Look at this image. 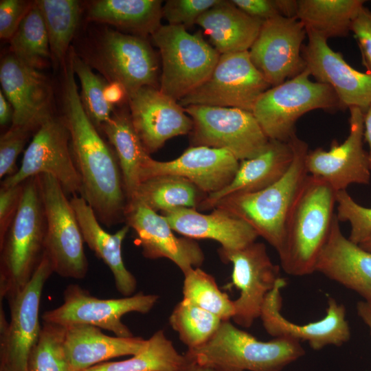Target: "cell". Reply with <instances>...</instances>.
<instances>
[{"instance_id":"6","label":"cell","mask_w":371,"mask_h":371,"mask_svg":"<svg viewBox=\"0 0 371 371\" xmlns=\"http://www.w3.org/2000/svg\"><path fill=\"white\" fill-rule=\"evenodd\" d=\"M307 68L296 76L270 87L256 102L251 113L269 139L288 142L295 133V124L315 109L335 112L342 109L328 85L313 82Z\"/></svg>"},{"instance_id":"51","label":"cell","mask_w":371,"mask_h":371,"mask_svg":"<svg viewBox=\"0 0 371 371\" xmlns=\"http://www.w3.org/2000/svg\"><path fill=\"white\" fill-rule=\"evenodd\" d=\"M363 125V137L364 140L366 141L368 144L369 150L368 151V154L369 158L370 168L371 170V105L364 113Z\"/></svg>"},{"instance_id":"19","label":"cell","mask_w":371,"mask_h":371,"mask_svg":"<svg viewBox=\"0 0 371 371\" xmlns=\"http://www.w3.org/2000/svg\"><path fill=\"white\" fill-rule=\"evenodd\" d=\"M0 82L13 109L10 126L36 132L53 116L52 86L39 69L10 54L1 62Z\"/></svg>"},{"instance_id":"27","label":"cell","mask_w":371,"mask_h":371,"mask_svg":"<svg viewBox=\"0 0 371 371\" xmlns=\"http://www.w3.org/2000/svg\"><path fill=\"white\" fill-rule=\"evenodd\" d=\"M293 159L289 142L269 139L266 148L258 155L240 161L232 181L222 190L208 194L198 208H214L226 196L255 192L271 186L287 172Z\"/></svg>"},{"instance_id":"33","label":"cell","mask_w":371,"mask_h":371,"mask_svg":"<svg viewBox=\"0 0 371 371\" xmlns=\"http://www.w3.org/2000/svg\"><path fill=\"white\" fill-rule=\"evenodd\" d=\"M207 196L188 179L168 175L143 181L131 201H140L162 213L178 207L198 208Z\"/></svg>"},{"instance_id":"20","label":"cell","mask_w":371,"mask_h":371,"mask_svg":"<svg viewBox=\"0 0 371 371\" xmlns=\"http://www.w3.org/2000/svg\"><path fill=\"white\" fill-rule=\"evenodd\" d=\"M124 221L135 231L144 257L169 259L183 274L202 265L204 254L199 244L190 238L177 237L165 217L143 203H128Z\"/></svg>"},{"instance_id":"8","label":"cell","mask_w":371,"mask_h":371,"mask_svg":"<svg viewBox=\"0 0 371 371\" xmlns=\"http://www.w3.org/2000/svg\"><path fill=\"white\" fill-rule=\"evenodd\" d=\"M46 217L45 254L54 273L64 278L83 279L88 271L82 232L66 193L48 174L38 175Z\"/></svg>"},{"instance_id":"25","label":"cell","mask_w":371,"mask_h":371,"mask_svg":"<svg viewBox=\"0 0 371 371\" xmlns=\"http://www.w3.org/2000/svg\"><path fill=\"white\" fill-rule=\"evenodd\" d=\"M161 215L173 231L192 239L216 240L225 250L242 249L258 237L245 221L218 207L208 214L194 208L178 207L162 212Z\"/></svg>"},{"instance_id":"45","label":"cell","mask_w":371,"mask_h":371,"mask_svg":"<svg viewBox=\"0 0 371 371\" xmlns=\"http://www.w3.org/2000/svg\"><path fill=\"white\" fill-rule=\"evenodd\" d=\"M350 31L357 40L362 63L371 74V10L363 6L354 19Z\"/></svg>"},{"instance_id":"28","label":"cell","mask_w":371,"mask_h":371,"mask_svg":"<svg viewBox=\"0 0 371 371\" xmlns=\"http://www.w3.org/2000/svg\"><path fill=\"white\" fill-rule=\"evenodd\" d=\"M70 202L84 242L109 268L117 291L124 297L133 295L137 288V280L125 267L121 250L129 226L125 225L115 234H110L101 227L93 209L83 197L73 196Z\"/></svg>"},{"instance_id":"13","label":"cell","mask_w":371,"mask_h":371,"mask_svg":"<svg viewBox=\"0 0 371 371\" xmlns=\"http://www.w3.org/2000/svg\"><path fill=\"white\" fill-rule=\"evenodd\" d=\"M270 87L251 61L248 51L224 54L208 79L179 103L183 107L202 105L251 112L257 100Z\"/></svg>"},{"instance_id":"29","label":"cell","mask_w":371,"mask_h":371,"mask_svg":"<svg viewBox=\"0 0 371 371\" xmlns=\"http://www.w3.org/2000/svg\"><path fill=\"white\" fill-rule=\"evenodd\" d=\"M263 22L249 16L231 1L219 0L196 24L203 29L214 48L224 54L249 51Z\"/></svg>"},{"instance_id":"53","label":"cell","mask_w":371,"mask_h":371,"mask_svg":"<svg viewBox=\"0 0 371 371\" xmlns=\"http://www.w3.org/2000/svg\"><path fill=\"white\" fill-rule=\"evenodd\" d=\"M179 371H218V370L211 367L198 364L187 359V362L181 368Z\"/></svg>"},{"instance_id":"47","label":"cell","mask_w":371,"mask_h":371,"mask_svg":"<svg viewBox=\"0 0 371 371\" xmlns=\"http://www.w3.org/2000/svg\"><path fill=\"white\" fill-rule=\"evenodd\" d=\"M231 1L249 16L262 21L281 16L276 0H232Z\"/></svg>"},{"instance_id":"38","label":"cell","mask_w":371,"mask_h":371,"mask_svg":"<svg viewBox=\"0 0 371 371\" xmlns=\"http://www.w3.org/2000/svg\"><path fill=\"white\" fill-rule=\"evenodd\" d=\"M67 59L80 82V96L82 106L94 125L100 128L110 119L113 110V105L105 97L108 81L96 75L91 65L80 58L73 48L69 49Z\"/></svg>"},{"instance_id":"30","label":"cell","mask_w":371,"mask_h":371,"mask_svg":"<svg viewBox=\"0 0 371 371\" xmlns=\"http://www.w3.org/2000/svg\"><path fill=\"white\" fill-rule=\"evenodd\" d=\"M88 19L106 23L119 32L146 38L161 26L160 0H99L91 3Z\"/></svg>"},{"instance_id":"41","label":"cell","mask_w":371,"mask_h":371,"mask_svg":"<svg viewBox=\"0 0 371 371\" xmlns=\"http://www.w3.org/2000/svg\"><path fill=\"white\" fill-rule=\"evenodd\" d=\"M336 216L350 226L349 240L359 245L371 234V208L357 203L346 190L336 192Z\"/></svg>"},{"instance_id":"36","label":"cell","mask_w":371,"mask_h":371,"mask_svg":"<svg viewBox=\"0 0 371 371\" xmlns=\"http://www.w3.org/2000/svg\"><path fill=\"white\" fill-rule=\"evenodd\" d=\"M10 44L12 55L39 70L51 56L47 30L35 1L10 39Z\"/></svg>"},{"instance_id":"42","label":"cell","mask_w":371,"mask_h":371,"mask_svg":"<svg viewBox=\"0 0 371 371\" xmlns=\"http://www.w3.org/2000/svg\"><path fill=\"white\" fill-rule=\"evenodd\" d=\"M219 0H168L163 5V17L169 25L189 27Z\"/></svg>"},{"instance_id":"1","label":"cell","mask_w":371,"mask_h":371,"mask_svg":"<svg viewBox=\"0 0 371 371\" xmlns=\"http://www.w3.org/2000/svg\"><path fill=\"white\" fill-rule=\"evenodd\" d=\"M63 120L74 161L82 183L81 196L100 223L111 226L124 221L127 205L115 152L98 133L81 102L75 74L67 60L63 79Z\"/></svg>"},{"instance_id":"54","label":"cell","mask_w":371,"mask_h":371,"mask_svg":"<svg viewBox=\"0 0 371 371\" xmlns=\"http://www.w3.org/2000/svg\"><path fill=\"white\" fill-rule=\"evenodd\" d=\"M359 245L365 250L371 252V234L361 243Z\"/></svg>"},{"instance_id":"7","label":"cell","mask_w":371,"mask_h":371,"mask_svg":"<svg viewBox=\"0 0 371 371\" xmlns=\"http://www.w3.org/2000/svg\"><path fill=\"white\" fill-rule=\"evenodd\" d=\"M151 38L161 59L159 89L177 102L208 79L221 55L200 34L182 26L161 25Z\"/></svg>"},{"instance_id":"21","label":"cell","mask_w":371,"mask_h":371,"mask_svg":"<svg viewBox=\"0 0 371 371\" xmlns=\"http://www.w3.org/2000/svg\"><path fill=\"white\" fill-rule=\"evenodd\" d=\"M308 43L302 47L306 68L317 82L330 86L342 109L357 107L363 114L371 105V74L352 67L327 39L306 31Z\"/></svg>"},{"instance_id":"22","label":"cell","mask_w":371,"mask_h":371,"mask_svg":"<svg viewBox=\"0 0 371 371\" xmlns=\"http://www.w3.org/2000/svg\"><path fill=\"white\" fill-rule=\"evenodd\" d=\"M240 161L225 149L190 146L177 159L157 161L149 156L140 172L141 183L161 175L182 177L207 195L227 186L234 179Z\"/></svg>"},{"instance_id":"40","label":"cell","mask_w":371,"mask_h":371,"mask_svg":"<svg viewBox=\"0 0 371 371\" xmlns=\"http://www.w3.org/2000/svg\"><path fill=\"white\" fill-rule=\"evenodd\" d=\"M65 327L43 322L37 343L28 360V371H70L63 342Z\"/></svg>"},{"instance_id":"16","label":"cell","mask_w":371,"mask_h":371,"mask_svg":"<svg viewBox=\"0 0 371 371\" xmlns=\"http://www.w3.org/2000/svg\"><path fill=\"white\" fill-rule=\"evenodd\" d=\"M223 261L232 264V283L240 291L234 301V322L249 328L260 317L267 294L281 278L280 268L269 258L265 245L256 241L237 250L218 249Z\"/></svg>"},{"instance_id":"46","label":"cell","mask_w":371,"mask_h":371,"mask_svg":"<svg viewBox=\"0 0 371 371\" xmlns=\"http://www.w3.org/2000/svg\"><path fill=\"white\" fill-rule=\"evenodd\" d=\"M23 183L14 186H1L0 241L5 237L14 221L21 201Z\"/></svg>"},{"instance_id":"4","label":"cell","mask_w":371,"mask_h":371,"mask_svg":"<svg viewBox=\"0 0 371 371\" xmlns=\"http://www.w3.org/2000/svg\"><path fill=\"white\" fill-rule=\"evenodd\" d=\"M46 217L37 176L23 182L16 215L0 241V298L8 300L27 284L45 254Z\"/></svg>"},{"instance_id":"52","label":"cell","mask_w":371,"mask_h":371,"mask_svg":"<svg viewBox=\"0 0 371 371\" xmlns=\"http://www.w3.org/2000/svg\"><path fill=\"white\" fill-rule=\"evenodd\" d=\"M357 312L369 328L371 334V304L365 300L359 302L357 304Z\"/></svg>"},{"instance_id":"10","label":"cell","mask_w":371,"mask_h":371,"mask_svg":"<svg viewBox=\"0 0 371 371\" xmlns=\"http://www.w3.org/2000/svg\"><path fill=\"white\" fill-rule=\"evenodd\" d=\"M183 108L193 122L191 146L225 149L242 161L258 155L269 144L251 111L202 105Z\"/></svg>"},{"instance_id":"2","label":"cell","mask_w":371,"mask_h":371,"mask_svg":"<svg viewBox=\"0 0 371 371\" xmlns=\"http://www.w3.org/2000/svg\"><path fill=\"white\" fill-rule=\"evenodd\" d=\"M336 192L323 179L308 175L288 216L280 251L282 269L294 276L315 271L335 214Z\"/></svg>"},{"instance_id":"9","label":"cell","mask_w":371,"mask_h":371,"mask_svg":"<svg viewBox=\"0 0 371 371\" xmlns=\"http://www.w3.org/2000/svg\"><path fill=\"white\" fill-rule=\"evenodd\" d=\"M54 270L45 254L30 281L7 300L10 321L0 308V371H28V360L41 330L39 306L43 289Z\"/></svg>"},{"instance_id":"49","label":"cell","mask_w":371,"mask_h":371,"mask_svg":"<svg viewBox=\"0 0 371 371\" xmlns=\"http://www.w3.org/2000/svg\"><path fill=\"white\" fill-rule=\"evenodd\" d=\"M276 3L282 16L297 19V0H276Z\"/></svg>"},{"instance_id":"48","label":"cell","mask_w":371,"mask_h":371,"mask_svg":"<svg viewBox=\"0 0 371 371\" xmlns=\"http://www.w3.org/2000/svg\"><path fill=\"white\" fill-rule=\"evenodd\" d=\"M105 97L106 100L112 105L122 102L126 98L128 99L124 87L115 82H108L105 89Z\"/></svg>"},{"instance_id":"32","label":"cell","mask_w":371,"mask_h":371,"mask_svg":"<svg viewBox=\"0 0 371 371\" xmlns=\"http://www.w3.org/2000/svg\"><path fill=\"white\" fill-rule=\"evenodd\" d=\"M363 0H297V19L306 31L328 39L346 36Z\"/></svg>"},{"instance_id":"37","label":"cell","mask_w":371,"mask_h":371,"mask_svg":"<svg viewBox=\"0 0 371 371\" xmlns=\"http://www.w3.org/2000/svg\"><path fill=\"white\" fill-rule=\"evenodd\" d=\"M222 322L216 315L185 299L177 303L169 317L170 325L188 349L206 343Z\"/></svg>"},{"instance_id":"23","label":"cell","mask_w":371,"mask_h":371,"mask_svg":"<svg viewBox=\"0 0 371 371\" xmlns=\"http://www.w3.org/2000/svg\"><path fill=\"white\" fill-rule=\"evenodd\" d=\"M128 100L133 125L149 155L170 138L189 134L192 129V120L184 108L159 88L142 87Z\"/></svg>"},{"instance_id":"35","label":"cell","mask_w":371,"mask_h":371,"mask_svg":"<svg viewBox=\"0 0 371 371\" xmlns=\"http://www.w3.org/2000/svg\"><path fill=\"white\" fill-rule=\"evenodd\" d=\"M47 30L51 57L58 65L65 62L79 21L80 7L76 0L34 1Z\"/></svg>"},{"instance_id":"14","label":"cell","mask_w":371,"mask_h":371,"mask_svg":"<svg viewBox=\"0 0 371 371\" xmlns=\"http://www.w3.org/2000/svg\"><path fill=\"white\" fill-rule=\"evenodd\" d=\"M69 140L63 118L52 116L35 132L18 171L5 178L1 186H14L32 177L48 174L59 181L66 194L81 196L82 183Z\"/></svg>"},{"instance_id":"50","label":"cell","mask_w":371,"mask_h":371,"mask_svg":"<svg viewBox=\"0 0 371 371\" xmlns=\"http://www.w3.org/2000/svg\"><path fill=\"white\" fill-rule=\"evenodd\" d=\"M13 109L2 91H0V124L5 126L12 121Z\"/></svg>"},{"instance_id":"34","label":"cell","mask_w":371,"mask_h":371,"mask_svg":"<svg viewBox=\"0 0 371 371\" xmlns=\"http://www.w3.org/2000/svg\"><path fill=\"white\" fill-rule=\"evenodd\" d=\"M187 362L179 354L164 330L155 332L146 347L129 359L106 361L81 371H179Z\"/></svg>"},{"instance_id":"17","label":"cell","mask_w":371,"mask_h":371,"mask_svg":"<svg viewBox=\"0 0 371 371\" xmlns=\"http://www.w3.org/2000/svg\"><path fill=\"white\" fill-rule=\"evenodd\" d=\"M349 111V134L344 142L333 140L330 150L317 148L306 157L308 173L327 182L336 192L352 184L368 185L371 179L368 154L363 147L364 114L357 107Z\"/></svg>"},{"instance_id":"18","label":"cell","mask_w":371,"mask_h":371,"mask_svg":"<svg viewBox=\"0 0 371 371\" xmlns=\"http://www.w3.org/2000/svg\"><path fill=\"white\" fill-rule=\"evenodd\" d=\"M286 284V280L280 278L267 294L262 306L260 318L267 333L274 337L306 341L315 350L331 345L341 346L349 341L350 330L346 308L332 297H328L326 315L318 321L297 324L284 317L281 313V291Z\"/></svg>"},{"instance_id":"5","label":"cell","mask_w":371,"mask_h":371,"mask_svg":"<svg viewBox=\"0 0 371 371\" xmlns=\"http://www.w3.org/2000/svg\"><path fill=\"white\" fill-rule=\"evenodd\" d=\"M304 354L297 340L274 337L260 341L228 320L221 322L206 343L188 349L185 356L218 371H282Z\"/></svg>"},{"instance_id":"3","label":"cell","mask_w":371,"mask_h":371,"mask_svg":"<svg viewBox=\"0 0 371 371\" xmlns=\"http://www.w3.org/2000/svg\"><path fill=\"white\" fill-rule=\"evenodd\" d=\"M293 159L284 176L258 192L238 194L222 199L214 206L248 223L278 253L283 244L286 223L293 205L307 177V144L295 133L289 139Z\"/></svg>"},{"instance_id":"39","label":"cell","mask_w":371,"mask_h":371,"mask_svg":"<svg viewBox=\"0 0 371 371\" xmlns=\"http://www.w3.org/2000/svg\"><path fill=\"white\" fill-rule=\"evenodd\" d=\"M183 275V299L213 313L222 321L232 319L234 301L218 289L213 276L199 267L192 269Z\"/></svg>"},{"instance_id":"11","label":"cell","mask_w":371,"mask_h":371,"mask_svg":"<svg viewBox=\"0 0 371 371\" xmlns=\"http://www.w3.org/2000/svg\"><path fill=\"white\" fill-rule=\"evenodd\" d=\"M157 295L139 292L128 297L100 299L77 284H70L63 292V303L45 311L43 322L67 327L74 324H87L113 333L122 337H133L122 322L124 315L137 312L148 313L156 304Z\"/></svg>"},{"instance_id":"12","label":"cell","mask_w":371,"mask_h":371,"mask_svg":"<svg viewBox=\"0 0 371 371\" xmlns=\"http://www.w3.org/2000/svg\"><path fill=\"white\" fill-rule=\"evenodd\" d=\"M93 65L109 82L122 85L128 97L144 87L159 88V63L146 38L106 29L92 54Z\"/></svg>"},{"instance_id":"24","label":"cell","mask_w":371,"mask_h":371,"mask_svg":"<svg viewBox=\"0 0 371 371\" xmlns=\"http://www.w3.org/2000/svg\"><path fill=\"white\" fill-rule=\"evenodd\" d=\"M339 223L335 214L315 271L357 292L371 304V252L345 237Z\"/></svg>"},{"instance_id":"44","label":"cell","mask_w":371,"mask_h":371,"mask_svg":"<svg viewBox=\"0 0 371 371\" xmlns=\"http://www.w3.org/2000/svg\"><path fill=\"white\" fill-rule=\"evenodd\" d=\"M33 2L23 0L0 1V37L9 40L17 30Z\"/></svg>"},{"instance_id":"43","label":"cell","mask_w":371,"mask_h":371,"mask_svg":"<svg viewBox=\"0 0 371 371\" xmlns=\"http://www.w3.org/2000/svg\"><path fill=\"white\" fill-rule=\"evenodd\" d=\"M31 134L25 129L10 126L0 138V177H8L19 170L16 159Z\"/></svg>"},{"instance_id":"31","label":"cell","mask_w":371,"mask_h":371,"mask_svg":"<svg viewBox=\"0 0 371 371\" xmlns=\"http://www.w3.org/2000/svg\"><path fill=\"white\" fill-rule=\"evenodd\" d=\"M100 128L114 148L128 203L136 194L141 183L142 166L150 155L133 125L130 113L124 111L114 112Z\"/></svg>"},{"instance_id":"15","label":"cell","mask_w":371,"mask_h":371,"mask_svg":"<svg viewBox=\"0 0 371 371\" xmlns=\"http://www.w3.org/2000/svg\"><path fill=\"white\" fill-rule=\"evenodd\" d=\"M306 35L304 25L295 18L278 16L263 22L248 52L251 61L271 87L306 68L302 56Z\"/></svg>"},{"instance_id":"26","label":"cell","mask_w":371,"mask_h":371,"mask_svg":"<svg viewBox=\"0 0 371 371\" xmlns=\"http://www.w3.org/2000/svg\"><path fill=\"white\" fill-rule=\"evenodd\" d=\"M147 339L139 337H112L87 324L65 327L63 349L70 371H81L109 359L141 352Z\"/></svg>"}]
</instances>
